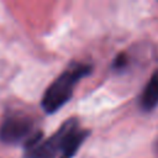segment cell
<instances>
[{
	"mask_svg": "<svg viewBox=\"0 0 158 158\" xmlns=\"http://www.w3.org/2000/svg\"><path fill=\"white\" fill-rule=\"evenodd\" d=\"M91 72L89 64H73L65 69L52 84L47 88L42 98V109L47 114H53L59 110L67 101L70 100L77 83Z\"/></svg>",
	"mask_w": 158,
	"mask_h": 158,
	"instance_id": "6da1fadb",
	"label": "cell"
},
{
	"mask_svg": "<svg viewBox=\"0 0 158 158\" xmlns=\"http://www.w3.org/2000/svg\"><path fill=\"white\" fill-rule=\"evenodd\" d=\"M0 139L7 144L22 143L26 148L42 139V132L35 130L33 121L25 115L6 117L0 126Z\"/></svg>",
	"mask_w": 158,
	"mask_h": 158,
	"instance_id": "7a4b0ae2",
	"label": "cell"
},
{
	"mask_svg": "<svg viewBox=\"0 0 158 158\" xmlns=\"http://www.w3.org/2000/svg\"><path fill=\"white\" fill-rule=\"evenodd\" d=\"M60 132V156L59 158H73L79 147L89 135V131L79 127L75 118L65 121L59 128Z\"/></svg>",
	"mask_w": 158,
	"mask_h": 158,
	"instance_id": "3957f363",
	"label": "cell"
},
{
	"mask_svg": "<svg viewBox=\"0 0 158 158\" xmlns=\"http://www.w3.org/2000/svg\"><path fill=\"white\" fill-rule=\"evenodd\" d=\"M60 156V132L59 130L49 138L41 139L26 148L23 158H59Z\"/></svg>",
	"mask_w": 158,
	"mask_h": 158,
	"instance_id": "277c9868",
	"label": "cell"
},
{
	"mask_svg": "<svg viewBox=\"0 0 158 158\" xmlns=\"http://www.w3.org/2000/svg\"><path fill=\"white\" fill-rule=\"evenodd\" d=\"M158 105V69L153 72L139 95V107L143 111H152Z\"/></svg>",
	"mask_w": 158,
	"mask_h": 158,
	"instance_id": "5b68a950",
	"label": "cell"
},
{
	"mask_svg": "<svg viewBox=\"0 0 158 158\" xmlns=\"http://www.w3.org/2000/svg\"><path fill=\"white\" fill-rule=\"evenodd\" d=\"M126 64H127V57L125 56V53H120L114 60V67L116 69H121V68L126 67Z\"/></svg>",
	"mask_w": 158,
	"mask_h": 158,
	"instance_id": "8992f818",
	"label": "cell"
},
{
	"mask_svg": "<svg viewBox=\"0 0 158 158\" xmlns=\"http://www.w3.org/2000/svg\"><path fill=\"white\" fill-rule=\"evenodd\" d=\"M157 149H158V143H157Z\"/></svg>",
	"mask_w": 158,
	"mask_h": 158,
	"instance_id": "52a82bcc",
	"label": "cell"
}]
</instances>
